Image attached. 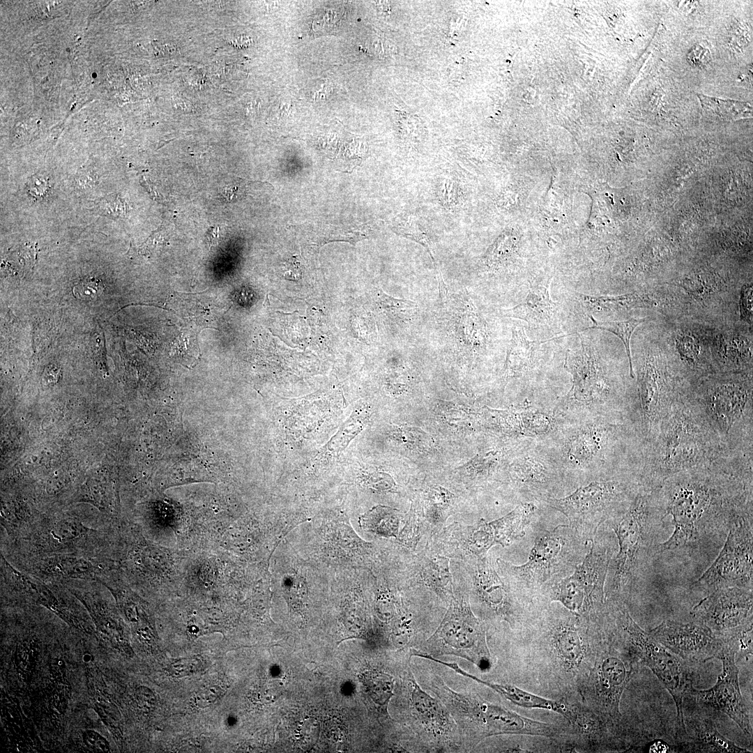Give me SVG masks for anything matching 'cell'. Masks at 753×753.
I'll return each mask as SVG.
<instances>
[{"label": "cell", "mask_w": 753, "mask_h": 753, "mask_svg": "<svg viewBox=\"0 0 753 753\" xmlns=\"http://www.w3.org/2000/svg\"><path fill=\"white\" fill-rule=\"evenodd\" d=\"M752 467L743 460L725 459L676 473L657 488L664 517H672L674 531L659 543L656 554L692 555L719 546L732 524L752 512Z\"/></svg>", "instance_id": "obj_1"}, {"label": "cell", "mask_w": 753, "mask_h": 753, "mask_svg": "<svg viewBox=\"0 0 753 753\" xmlns=\"http://www.w3.org/2000/svg\"><path fill=\"white\" fill-rule=\"evenodd\" d=\"M735 454L722 443L692 393L681 392L656 433L644 444L641 481L657 488L676 473Z\"/></svg>", "instance_id": "obj_2"}, {"label": "cell", "mask_w": 753, "mask_h": 753, "mask_svg": "<svg viewBox=\"0 0 753 753\" xmlns=\"http://www.w3.org/2000/svg\"><path fill=\"white\" fill-rule=\"evenodd\" d=\"M664 519L657 489L642 484L630 505L605 522L615 533L618 549L609 565L605 600L621 599L632 589L644 565L655 555V534Z\"/></svg>", "instance_id": "obj_3"}, {"label": "cell", "mask_w": 753, "mask_h": 753, "mask_svg": "<svg viewBox=\"0 0 753 753\" xmlns=\"http://www.w3.org/2000/svg\"><path fill=\"white\" fill-rule=\"evenodd\" d=\"M590 545L591 542L569 524H560L536 533L525 563L515 565L500 558L496 562L500 575L517 597L532 599L539 595L545 585L571 574L584 558Z\"/></svg>", "instance_id": "obj_4"}, {"label": "cell", "mask_w": 753, "mask_h": 753, "mask_svg": "<svg viewBox=\"0 0 753 753\" xmlns=\"http://www.w3.org/2000/svg\"><path fill=\"white\" fill-rule=\"evenodd\" d=\"M641 485L640 471L632 470L624 476L593 480L565 497L545 501L563 513L569 526L591 542L600 525L630 505Z\"/></svg>", "instance_id": "obj_5"}, {"label": "cell", "mask_w": 753, "mask_h": 753, "mask_svg": "<svg viewBox=\"0 0 753 753\" xmlns=\"http://www.w3.org/2000/svg\"><path fill=\"white\" fill-rule=\"evenodd\" d=\"M606 609L638 664L648 667L671 695L677 713L676 736L682 740L686 735L683 702L693 686L691 665L641 629L621 599L606 600Z\"/></svg>", "instance_id": "obj_6"}, {"label": "cell", "mask_w": 753, "mask_h": 753, "mask_svg": "<svg viewBox=\"0 0 753 753\" xmlns=\"http://www.w3.org/2000/svg\"><path fill=\"white\" fill-rule=\"evenodd\" d=\"M610 527L599 526L581 562L569 575L545 585L538 597L558 602L578 615L598 614L605 604L604 586L610 561L616 552Z\"/></svg>", "instance_id": "obj_7"}, {"label": "cell", "mask_w": 753, "mask_h": 753, "mask_svg": "<svg viewBox=\"0 0 753 753\" xmlns=\"http://www.w3.org/2000/svg\"><path fill=\"white\" fill-rule=\"evenodd\" d=\"M692 393L730 451L753 453L752 387L740 382L722 381Z\"/></svg>", "instance_id": "obj_8"}, {"label": "cell", "mask_w": 753, "mask_h": 753, "mask_svg": "<svg viewBox=\"0 0 753 753\" xmlns=\"http://www.w3.org/2000/svg\"><path fill=\"white\" fill-rule=\"evenodd\" d=\"M427 644L432 655L458 656L484 670L491 665L485 631L472 612L468 595L457 586L443 619Z\"/></svg>", "instance_id": "obj_9"}, {"label": "cell", "mask_w": 753, "mask_h": 753, "mask_svg": "<svg viewBox=\"0 0 753 753\" xmlns=\"http://www.w3.org/2000/svg\"><path fill=\"white\" fill-rule=\"evenodd\" d=\"M536 509L533 503H524L489 522L481 519L466 526L451 524L442 533L441 546L450 555L457 552L466 558L484 557L494 545L507 547L522 538Z\"/></svg>", "instance_id": "obj_10"}, {"label": "cell", "mask_w": 753, "mask_h": 753, "mask_svg": "<svg viewBox=\"0 0 753 753\" xmlns=\"http://www.w3.org/2000/svg\"><path fill=\"white\" fill-rule=\"evenodd\" d=\"M752 512H748L732 524L718 556L692 588L709 593L725 587L752 589Z\"/></svg>", "instance_id": "obj_11"}, {"label": "cell", "mask_w": 753, "mask_h": 753, "mask_svg": "<svg viewBox=\"0 0 753 753\" xmlns=\"http://www.w3.org/2000/svg\"><path fill=\"white\" fill-rule=\"evenodd\" d=\"M444 699L457 716L478 724L484 737L502 734L550 737L557 733L551 724L524 717L503 706L473 699L450 688Z\"/></svg>", "instance_id": "obj_12"}, {"label": "cell", "mask_w": 753, "mask_h": 753, "mask_svg": "<svg viewBox=\"0 0 753 753\" xmlns=\"http://www.w3.org/2000/svg\"><path fill=\"white\" fill-rule=\"evenodd\" d=\"M752 589L725 587L710 592L691 611L694 621L725 640L752 624Z\"/></svg>", "instance_id": "obj_13"}, {"label": "cell", "mask_w": 753, "mask_h": 753, "mask_svg": "<svg viewBox=\"0 0 753 753\" xmlns=\"http://www.w3.org/2000/svg\"><path fill=\"white\" fill-rule=\"evenodd\" d=\"M719 660L722 663V671L715 685L703 690L692 686L687 696L691 697L703 709L725 714L752 738V728L740 690L735 653L726 643Z\"/></svg>", "instance_id": "obj_14"}, {"label": "cell", "mask_w": 753, "mask_h": 753, "mask_svg": "<svg viewBox=\"0 0 753 753\" xmlns=\"http://www.w3.org/2000/svg\"><path fill=\"white\" fill-rule=\"evenodd\" d=\"M649 634L690 665L719 659L725 645L707 626L696 621L681 623L666 620Z\"/></svg>", "instance_id": "obj_15"}, {"label": "cell", "mask_w": 753, "mask_h": 753, "mask_svg": "<svg viewBox=\"0 0 753 753\" xmlns=\"http://www.w3.org/2000/svg\"><path fill=\"white\" fill-rule=\"evenodd\" d=\"M467 559L466 568L476 597L493 614L513 623L517 612L515 603L519 598L496 571L491 557L486 555Z\"/></svg>", "instance_id": "obj_16"}, {"label": "cell", "mask_w": 753, "mask_h": 753, "mask_svg": "<svg viewBox=\"0 0 753 753\" xmlns=\"http://www.w3.org/2000/svg\"><path fill=\"white\" fill-rule=\"evenodd\" d=\"M581 347L566 352L565 368L572 374L570 395L584 404H604L610 396L611 387L602 365L587 342L580 336Z\"/></svg>", "instance_id": "obj_17"}, {"label": "cell", "mask_w": 753, "mask_h": 753, "mask_svg": "<svg viewBox=\"0 0 753 753\" xmlns=\"http://www.w3.org/2000/svg\"><path fill=\"white\" fill-rule=\"evenodd\" d=\"M639 664L613 650L602 653L595 671V691L601 710L607 717L620 718L619 702L623 690Z\"/></svg>", "instance_id": "obj_18"}, {"label": "cell", "mask_w": 753, "mask_h": 753, "mask_svg": "<svg viewBox=\"0 0 753 753\" xmlns=\"http://www.w3.org/2000/svg\"><path fill=\"white\" fill-rule=\"evenodd\" d=\"M503 315L526 321L531 329L553 330L558 320V307L549 294V281L532 284L524 301L503 310Z\"/></svg>", "instance_id": "obj_19"}, {"label": "cell", "mask_w": 753, "mask_h": 753, "mask_svg": "<svg viewBox=\"0 0 753 753\" xmlns=\"http://www.w3.org/2000/svg\"><path fill=\"white\" fill-rule=\"evenodd\" d=\"M686 735L681 743L685 750L695 752H749L736 745L717 730L708 717L698 714L684 717Z\"/></svg>", "instance_id": "obj_20"}, {"label": "cell", "mask_w": 753, "mask_h": 753, "mask_svg": "<svg viewBox=\"0 0 753 753\" xmlns=\"http://www.w3.org/2000/svg\"><path fill=\"white\" fill-rule=\"evenodd\" d=\"M92 531L75 519H63L44 524L37 532L34 541L42 552L56 553L82 547L81 542H85Z\"/></svg>", "instance_id": "obj_21"}, {"label": "cell", "mask_w": 753, "mask_h": 753, "mask_svg": "<svg viewBox=\"0 0 753 753\" xmlns=\"http://www.w3.org/2000/svg\"><path fill=\"white\" fill-rule=\"evenodd\" d=\"M410 703L413 715L429 733L435 737L446 736L452 731L450 717L441 703L424 691L414 678H411Z\"/></svg>", "instance_id": "obj_22"}, {"label": "cell", "mask_w": 753, "mask_h": 753, "mask_svg": "<svg viewBox=\"0 0 753 753\" xmlns=\"http://www.w3.org/2000/svg\"><path fill=\"white\" fill-rule=\"evenodd\" d=\"M6 568L13 583L31 595L37 602L52 611L69 625L84 632L91 629L82 620H79L64 603L59 600L45 584L40 582L12 568L6 563Z\"/></svg>", "instance_id": "obj_23"}, {"label": "cell", "mask_w": 753, "mask_h": 753, "mask_svg": "<svg viewBox=\"0 0 753 753\" xmlns=\"http://www.w3.org/2000/svg\"><path fill=\"white\" fill-rule=\"evenodd\" d=\"M440 663L461 676L469 678L491 688L515 705L526 708L549 710L563 715L570 720H572L574 718L571 710L563 703L531 694L515 685L498 684L483 680L462 669L458 664L455 662H447L441 660Z\"/></svg>", "instance_id": "obj_24"}, {"label": "cell", "mask_w": 753, "mask_h": 753, "mask_svg": "<svg viewBox=\"0 0 753 753\" xmlns=\"http://www.w3.org/2000/svg\"><path fill=\"white\" fill-rule=\"evenodd\" d=\"M74 593L87 609L102 639L114 648L127 651L128 644L124 640L121 626L108 604L89 593L79 591Z\"/></svg>", "instance_id": "obj_25"}, {"label": "cell", "mask_w": 753, "mask_h": 753, "mask_svg": "<svg viewBox=\"0 0 753 753\" xmlns=\"http://www.w3.org/2000/svg\"><path fill=\"white\" fill-rule=\"evenodd\" d=\"M578 614L558 620L553 625L554 642L561 658L570 667L579 664L584 655V641Z\"/></svg>", "instance_id": "obj_26"}, {"label": "cell", "mask_w": 753, "mask_h": 753, "mask_svg": "<svg viewBox=\"0 0 753 753\" xmlns=\"http://www.w3.org/2000/svg\"><path fill=\"white\" fill-rule=\"evenodd\" d=\"M449 560L441 554H424L418 561V573L425 585L441 598L450 601L453 584Z\"/></svg>", "instance_id": "obj_27"}, {"label": "cell", "mask_w": 753, "mask_h": 753, "mask_svg": "<svg viewBox=\"0 0 753 753\" xmlns=\"http://www.w3.org/2000/svg\"><path fill=\"white\" fill-rule=\"evenodd\" d=\"M73 554H54L42 558L37 568L47 576L63 578L91 576L99 571L91 559Z\"/></svg>", "instance_id": "obj_28"}, {"label": "cell", "mask_w": 753, "mask_h": 753, "mask_svg": "<svg viewBox=\"0 0 753 753\" xmlns=\"http://www.w3.org/2000/svg\"><path fill=\"white\" fill-rule=\"evenodd\" d=\"M546 342L530 340L524 328H514L506 356V376H517L525 373L532 365L536 345Z\"/></svg>", "instance_id": "obj_29"}, {"label": "cell", "mask_w": 753, "mask_h": 753, "mask_svg": "<svg viewBox=\"0 0 753 753\" xmlns=\"http://www.w3.org/2000/svg\"><path fill=\"white\" fill-rule=\"evenodd\" d=\"M581 306L592 314L621 312L635 307H644L646 301L637 294L619 296H595L575 293Z\"/></svg>", "instance_id": "obj_30"}, {"label": "cell", "mask_w": 753, "mask_h": 753, "mask_svg": "<svg viewBox=\"0 0 753 753\" xmlns=\"http://www.w3.org/2000/svg\"><path fill=\"white\" fill-rule=\"evenodd\" d=\"M94 671L88 672L87 685L93 708L105 724L115 736L119 737V713L111 700L104 681Z\"/></svg>", "instance_id": "obj_31"}, {"label": "cell", "mask_w": 753, "mask_h": 753, "mask_svg": "<svg viewBox=\"0 0 753 753\" xmlns=\"http://www.w3.org/2000/svg\"><path fill=\"white\" fill-rule=\"evenodd\" d=\"M402 512L397 509L377 505L361 519L363 527L385 537L398 538Z\"/></svg>", "instance_id": "obj_32"}, {"label": "cell", "mask_w": 753, "mask_h": 753, "mask_svg": "<svg viewBox=\"0 0 753 753\" xmlns=\"http://www.w3.org/2000/svg\"><path fill=\"white\" fill-rule=\"evenodd\" d=\"M359 679L365 692L374 703L387 706L394 694L393 676L376 669H367L361 673Z\"/></svg>", "instance_id": "obj_33"}, {"label": "cell", "mask_w": 753, "mask_h": 753, "mask_svg": "<svg viewBox=\"0 0 753 753\" xmlns=\"http://www.w3.org/2000/svg\"><path fill=\"white\" fill-rule=\"evenodd\" d=\"M593 326L590 328H597L607 330L616 335L623 342L629 364V375L631 379L635 376L632 359L630 351V340L636 328L645 322L646 319L630 318L624 321H600L594 318L593 315H588Z\"/></svg>", "instance_id": "obj_34"}, {"label": "cell", "mask_w": 753, "mask_h": 753, "mask_svg": "<svg viewBox=\"0 0 753 753\" xmlns=\"http://www.w3.org/2000/svg\"><path fill=\"white\" fill-rule=\"evenodd\" d=\"M392 229L396 234L424 246L427 250L435 268H438L432 254L429 231L417 217L413 215L401 214L395 219Z\"/></svg>", "instance_id": "obj_35"}, {"label": "cell", "mask_w": 753, "mask_h": 753, "mask_svg": "<svg viewBox=\"0 0 753 753\" xmlns=\"http://www.w3.org/2000/svg\"><path fill=\"white\" fill-rule=\"evenodd\" d=\"M38 650V640L35 637L22 640L16 648L14 664L19 677L24 681L30 679L33 673Z\"/></svg>", "instance_id": "obj_36"}, {"label": "cell", "mask_w": 753, "mask_h": 753, "mask_svg": "<svg viewBox=\"0 0 753 753\" xmlns=\"http://www.w3.org/2000/svg\"><path fill=\"white\" fill-rule=\"evenodd\" d=\"M283 590L291 607L301 609L305 606L307 599V588L303 578L295 575H289L283 582Z\"/></svg>", "instance_id": "obj_37"}, {"label": "cell", "mask_w": 753, "mask_h": 753, "mask_svg": "<svg viewBox=\"0 0 753 753\" xmlns=\"http://www.w3.org/2000/svg\"><path fill=\"white\" fill-rule=\"evenodd\" d=\"M752 624L724 640L727 646L735 653L736 662L747 655L752 654Z\"/></svg>", "instance_id": "obj_38"}, {"label": "cell", "mask_w": 753, "mask_h": 753, "mask_svg": "<svg viewBox=\"0 0 753 753\" xmlns=\"http://www.w3.org/2000/svg\"><path fill=\"white\" fill-rule=\"evenodd\" d=\"M437 192L440 202L448 209L456 207L463 197V192L459 184L449 178L439 181Z\"/></svg>", "instance_id": "obj_39"}, {"label": "cell", "mask_w": 753, "mask_h": 753, "mask_svg": "<svg viewBox=\"0 0 753 753\" xmlns=\"http://www.w3.org/2000/svg\"><path fill=\"white\" fill-rule=\"evenodd\" d=\"M379 297L381 304L399 318L407 319L413 316L417 308V305L409 300L395 299L382 292L379 294Z\"/></svg>", "instance_id": "obj_40"}, {"label": "cell", "mask_w": 753, "mask_h": 753, "mask_svg": "<svg viewBox=\"0 0 753 753\" xmlns=\"http://www.w3.org/2000/svg\"><path fill=\"white\" fill-rule=\"evenodd\" d=\"M103 290V284L95 277H86L80 280L73 287L74 296L79 299L91 300L100 295Z\"/></svg>", "instance_id": "obj_41"}, {"label": "cell", "mask_w": 753, "mask_h": 753, "mask_svg": "<svg viewBox=\"0 0 753 753\" xmlns=\"http://www.w3.org/2000/svg\"><path fill=\"white\" fill-rule=\"evenodd\" d=\"M83 743L89 750L98 752H109L108 740L98 732L87 729L82 733Z\"/></svg>", "instance_id": "obj_42"}, {"label": "cell", "mask_w": 753, "mask_h": 753, "mask_svg": "<svg viewBox=\"0 0 753 753\" xmlns=\"http://www.w3.org/2000/svg\"><path fill=\"white\" fill-rule=\"evenodd\" d=\"M136 700L138 707L144 713H148L153 708L155 698L151 690L140 687L136 690Z\"/></svg>", "instance_id": "obj_43"}, {"label": "cell", "mask_w": 753, "mask_h": 753, "mask_svg": "<svg viewBox=\"0 0 753 753\" xmlns=\"http://www.w3.org/2000/svg\"><path fill=\"white\" fill-rule=\"evenodd\" d=\"M740 317L744 320L752 322V288L745 287L742 290L740 298Z\"/></svg>", "instance_id": "obj_44"}, {"label": "cell", "mask_w": 753, "mask_h": 753, "mask_svg": "<svg viewBox=\"0 0 753 753\" xmlns=\"http://www.w3.org/2000/svg\"><path fill=\"white\" fill-rule=\"evenodd\" d=\"M710 58L709 50L699 45L694 46L687 55L688 61L696 66H705Z\"/></svg>", "instance_id": "obj_45"}, {"label": "cell", "mask_w": 753, "mask_h": 753, "mask_svg": "<svg viewBox=\"0 0 753 753\" xmlns=\"http://www.w3.org/2000/svg\"><path fill=\"white\" fill-rule=\"evenodd\" d=\"M284 275L290 280H298L302 275V266L298 256L288 259L284 265Z\"/></svg>", "instance_id": "obj_46"}, {"label": "cell", "mask_w": 753, "mask_h": 753, "mask_svg": "<svg viewBox=\"0 0 753 753\" xmlns=\"http://www.w3.org/2000/svg\"><path fill=\"white\" fill-rule=\"evenodd\" d=\"M317 731H319V727L317 722L313 721L312 720L311 721L305 722L301 727V738L305 743L312 744L313 740L315 741L317 740V735H311L310 733Z\"/></svg>", "instance_id": "obj_47"}, {"label": "cell", "mask_w": 753, "mask_h": 753, "mask_svg": "<svg viewBox=\"0 0 753 753\" xmlns=\"http://www.w3.org/2000/svg\"><path fill=\"white\" fill-rule=\"evenodd\" d=\"M218 238H219L218 227H212L209 228V229L208 230L207 234H206V239L208 241L209 246L211 247L212 245H215L217 243V241H218Z\"/></svg>", "instance_id": "obj_48"}]
</instances>
